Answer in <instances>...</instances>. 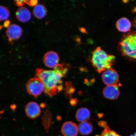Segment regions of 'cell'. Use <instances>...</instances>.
<instances>
[{
  "label": "cell",
  "instance_id": "cell-1",
  "mask_svg": "<svg viewBox=\"0 0 136 136\" xmlns=\"http://www.w3.org/2000/svg\"><path fill=\"white\" fill-rule=\"evenodd\" d=\"M69 66L58 64L53 70L37 68L35 77L40 79L44 85L45 94L53 96L58 93L63 88L62 79L65 76Z\"/></svg>",
  "mask_w": 136,
  "mask_h": 136
},
{
  "label": "cell",
  "instance_id": "cell-2",
  "mask_svg": "<svg viewBox=\"0 0 136 136\" xmlns=\"http://www.w3.org/2000/svg\"><path fill=\"white\" fill-rule=\"evenodd\" d=\"M115 60L114 56L108 54L100 47L92 51L90 58L92 65L99 73L111 68Z\"/></svg>",
  "mask_w": 136,
  "mask_h": 136
},
{
  "label": "cell",
  "instance_id": "cell-3",
  "mask_svg": "<svg viewBox=\"0 0 136 136\" xmlns=\"http://www.w3.org/2000/svg\"><path fill=\"white\" fill-rule=\"evenodd\" d=\"M119 49L124 57L136 60V32L124 35L119 44Z\"/></svg>",
  "mask_w": 136,
  "mask_h": 136
},
{
  "label": "cell",
  "instance_id": "cell-4",
  "mask_svg": "<svg viewBox=\"0 0 136 136\" xmlns=\"http://www.w3.org/2000/svg\"><path fill=\"white\" fill-rule=\"evenodd\" d=\"M26 89L28 93L36 98L44 91V85L41 80L36 77L30 79L26 83Z\"/></svg>",
  "mask_w": 136,
  "mask_h": 136
},
{
  "label": "cell",
  "instance_id": "cell-5",
  "mask_svg": "<svg viewBox=\"0 0 136 136\" xmlns=\"http://www.w3.org/2000/svg\"><path fill=\"white\" fill-rule=\"evenodd\" d=\"M102 80L103 83L107 85H118L119 81V75L114 69L106 70L102 74Z\"/></svg>",
  "mask_w": 136,
  "mask_h": 136
},
{
  "label": "cell",
  "instance_id": "cell-6",
  "mask_svg": "<svg viewBox=\"0 0 136 136\" xmlns=\"http://www.w3.org/2000/svg\"><path fill=\"white\" fill-rule=\"evenodd\" d=\"M59 57L57 54L53 51L46 53L44 56L43 62L45 66L50 68H54L58 64Z\"/></svg>",
  "mask_w": 136,
  "mask_h": 136
},
{
  "label": "cell",
  "instance_id": "cell-7",
  "mask_svg": "<svg viewBox=\"0 0 136 136\" xmlns=\"http://www.w3.org/2000/svg\"><path fill=\"white\" fill-rule=\"evenodd\" d=\"M25 113L31 119H36L41 114V109L37 103L30 102L27 103L25 107Z\"/></svg>",
  "mask_w": 136,
  "mask_h": 136
},
{
  "label": "cell",
  "instance_id": "cell-8",
  "mask_svg": "<svg viewBox=\"0 0 136 136\" xmlns=\"http://www.w3.org/2000/svg\"><path fill=\"white\" fill-rule=\"evenodd\" d=\"M22 28L16 24L9 25L6 29V34L9 41L12 42V41L18 39L21 36Z\"/></svg>",
  "mask_w": 136,
  "mask_h": 136
},
{
  "label": "cell",
  "instance_id": "cell-9",
  "mask_svg": "<svg viewBox=\"0 0 136 136\" xmlns=\"http://www.w3.org/2000/svg\"><path fill=\"white\" fill-rule=\"evenodd\" d=\"M78 131L76 124L71 121L65 122L61 128V132L64 136H77Z\"/></svg>",
  "mask_w": 136,
  "mask_h": 136
},
{
  "label": "cell",
  "instance_id": "cell-10",
  "mask_svg": "<svg viewBox=\"0 0 136 136\" xmlns=\"http://www.w3.org/2000/svg\"><path fill=\"white\" fill-rule=\"evenodd\" d=\"M103 94L104 97L108 99H116L120 95L119 85H107L103 89Z\"/></svg>",
  "mask_w": 136,
  "mask_h": 136
},
{
  "label": "cell",
  "instance_id": "cell-11",
  "mask_svg": "<svg viewBox=\"0 0 136 136\" xmlns=\"http://www.w3.org/2000/svg\"><path fill=\"white\" fill-rule=\"evenodd\" d=\"M16 16L18 20L22 23H26L30 20L31 13L28 9L25 7H20L16 13Z\"/></svg>",
  "mask_w": 136,
  "mask_h": 136
},
{
  "label": "cell",
  "instance_id": "cell-12",
  "mask_svg": "<svg viewBox=\"0 0 136 136\" xmlns=\"http://www.w3.org/2000/svg\"><path fill=\"white\" fill-rule=\"evenodd\" d=\"M116 27L120 32H127L130 31L131 27V23L126 17H122L118 20L116 23Z\"/></svg>",
  "mask_w": 136,
  "mask_h": 136
},
{
  "label": "cell",
  "instance_id": "cell-13",
  "mask_svg": "<svg viewBox=\"0 0 136 136\" xmlns=\"http://www.w3.org/2000/svg\"><path fill=\"white\" fill-rule=\"evenodd\" d=\"M90 117L89 111L86 108L79 109L76 114V118L79 122H81L88 121Z\"/></svg>",
  "mask_w": 136,
  "mask_h": 136
},
{
  "label": "cell",
  "instance_id": "cell-14",
  "mask_svg": "<svg viewBox=\"0 0 136 136\" xmlns=\"http://www.w3.org/2000/svg\"><path fill=\"white\" fill-rule=\"evenodd\" d=\"M47 13V9L44 5L38 4L35 6L33 10L34 16L36 18L41 19L44 18Z\"/></svg>",
  "mask_w": 136,
  "mask_h": 136
},
{
  "label": "cell",
  "instance_id": "cell-15",
  "mask_svg": "<svg viewBox=\"0 0 136 136\" xmlns=\"http://www.w3.org/2000/svg\"><path fill=\"white\" fill-rule=\"evenodd\" d=\"M79 131L83 135H88L92 132L93 128L92 124L88 121L81 122L79 124Z\"/></svg>",
  "mask_w": 136,
  "mask_h": 136
},
{
  "label": "cell",
  "instance_id": "cell-16",
  "mask_svg": "<svg viewBox=\"0 0 136 136\" xmlns=\"http://www.w3.org/2000/svg\"><path fill=\"white\" fill-rule=\"evenodd\" d=\"M100 124L101 126H103L104 129L103 132L99 136H121L113 130H112L109 127L106 125L105 122H103Z\"/></svg>",
  "mask_w": 136,
  "mask_h": 136
},
{
  "label": "cell",
  "instance_id": "cell-17",
  "mask_svg": "<svg viewBox=\"0 0 136 136\" xmlns=\"http://www.w3.org/2000/svg\"><path fill=\"white\" fill-rule=\"evenodd\" d=\"M0 21L5 20L9 18V10L5 6H1L0 7Z\"/></svg>",
  "mask_w": 136,
  "mask_h": 136
},
{
  "label": "cell",
  "instance_id": "cell-18",
  "mask_svg": "<svg viewBox=\"0 0 136 136\" xmlns=\"http://www.w3.org/2000/svg\"><path fill=\"white\" fill-rule=\"evenodd\" d=\"M25 3H26L29 6H36L38 2V0H25Z\"/></svg>",
  "mask_w": 136,
  "mask_h": 136
},
{
  "label": "cell",
  "instance_id": "cell-19",
  "mask_svg": "<svg viewBox=\"0 0 136 136\" xmlns=\"http://www.w3.org/2000/svg\"><path fill=\"white\" fill-rule=\"evenodd\" d=\"M14 3L16 6L22 7L24 5L25 1V0H15Z\"/></svg>",
  "mask_w": 136,
  "mask_h": 136
},
{
  "label": "cell",
  "instance_id": "cell-20",
  "mask_svg": "<svg viewBox=\"0 0 136 136\" xmlns=\"http://www.w3.org/2000/svg\"><path fill=\"white\" fill-rule=\"evenodd\" d=\"M131 136H136V133L132 135Z\"/></svg>",
  "mask_w": 136,
  "mask_h": 136
},
{
  "label": "cell",
  "instance_id": "cell-21",
  "mask_svg": "<svg viewBox=\"0 0 136 136\" xmlns=\"http://www.w3.org/2000/svg\"></svg>",
  "mask_w": 136,
  "mask_h": 136
}]
</instances>
